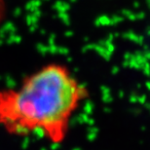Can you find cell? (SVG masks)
Segmentation results:
<instances>
[{
	"label": "cell",
	"mask_w": 150,
	"mask_h": 150,
	"mask_svg": "<svg viewBox=\"0 0 150 150\" xmlns=\"http://www.w3.org/2000/svg\"><path fill=\"white\" fill-rule=\"evenodd\" d=\"M86 97V88L67 67L46 64L20 86L0 91V126L11 133L59 142Z\"/></svg>",
	"instance_id": "obj_1"
},
{
	"label": "cell",
	"mask_w": 150,
	"mask_h": 150,
	"mask_svg": "<svg viewBox=\"0 0 150 150\" xmlns=\"http://www.w3.org/2000/svg\"><path fill=\"white\" fill-rule=\"evenodd\" d=\"M5 12H6V5H5V0H0V26L4 20L5 17Z\"/></svg>",
	"instance_id": "obj_2"
}]
</instances>
